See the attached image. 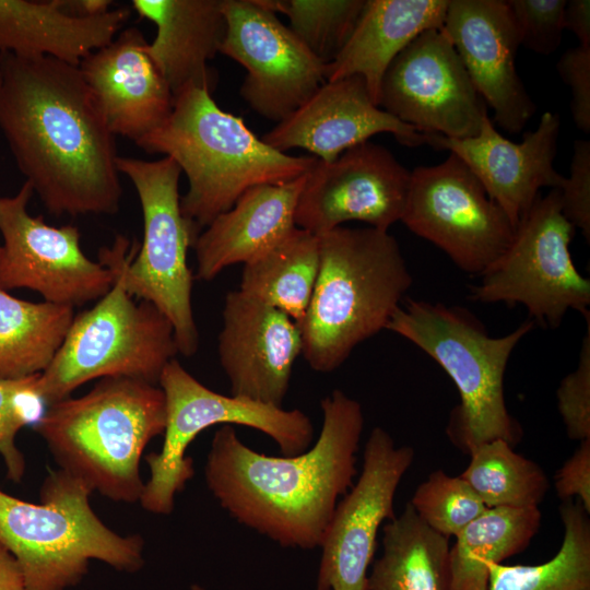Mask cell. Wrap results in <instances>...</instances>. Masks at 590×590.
<instances>
[{"mask_svg": "<svg viewBox=\"0 0 590 590\" xmlns=\"http://www.w3.org/2000/svg\"><path fill=\"white\" fill-rule=\"evenodd\" d=\"M0 130L55 216L114 215L122 188L115 135L79 67L0 52Z\"/></svg>", "mask_w": 590, "mask_h": 590, "instance_id": "1", "label": "cell"}, {"mask_svg": "<svg viewBox=\"0 0 590 590\" xmlns=\"http://www.w3.org/2000/svg\"><path fill=\"white\" fill-rule=\"evenodd\" d=\"M310 449L273 457L246 446L233 425L214 434L204 465L209 491L231 517L283 547H319L339 498L352 487L364 427L358 401L335 389Z\"/></svg>", "mask_w": 590, "mask_h": 590, "instance_id": "2", "label": "cell"}, {"mask_svg": "<svg viewBox=\"0 0 590 590\" xmlns=\"http://www.w3.org/2000/svg\"><path fill=\"white\" fill-rule=\"evenodd\" d=\"M135 144L173 158L185 173L180 209L199 234L249 188L292 181L318 161L271 148L220 108L210 91L193 86L175 96L166 121Z\"/></svg>", "mask_w": 590, "mask_h": 590, "instance_id": "3", "label": "cell"}, {"mask_svg": "<svg viewBox=\"0 0 590 590\" xmlns=\"http://www.w3.org/2000/svg\"><path fill=\"white\" fill-rule=\"evenodd\" d=\"M318 240V276L297 326L308 365L331 373L359 343L387 328L412 275L388 232L339 226Z\"/></svg>", "mask_w": 590, "mask_h": 590, "instance_id": "4", "label": "cell"}, {"mask_svg": "<svg viewBox=\"0 0 590 590\" xmlns=\"http://www.w3.org/2000/svg\"><path fill=\"white\" fill-rule=\"evenodd\" d=\"M165 426L161 387L129 377L102 378L84 396L46 406L33 425L59 469L122 503L140 500L142 453Z\"/></svg>", "mask_w": 590, "mask_h": 590, "instance_id": "5", "label": "cell"}, {"mask_svg": "<svg viewBox=\"0 0 590 590\" xmlns=\"http://www.w3.org/2000/svg\"><path fill=\"white\" fill-rule=\"evenodd\" d=\"M93 489L57 469L40 487V503L0 489V542L16 559L27 590H68L92 559L135 573L144 565V540L109 529L90 505Z\"/></svg>", "mask_w": 590, "mask_h": 590, "instance_id": "6", "label": "cell"}, {"mask_svg": "<svg viewBox=\"0 0 590 590\" xmlns=\"http://www.w3.org/2000/svg\"><path fill=\"white\" fill-rule=\"evenodd\" d=\"M527 320L510 333L489 337L472 315L441 303L406 299L387 330L424 351L449 375L460 394L447 434L470 455L479 445L504 439L512 447L521 437L504 396V375L514 349L533 328Z\"/></svg>", "mask_w": 590, "mask_h": 590, "instance_id": "7", "label": "cell"}, {"mask_svg": "<svg viewBox=\"0 0 590 590\" xmlns=\"http://www.w3.org/2000/svg\"><path fill=\"white\" fill-rule=\"evenodd\" d=\"M131 243L116 235L98 261L115 272L111 288L87 310L75 315L67 337L37 382L46 406L69 398L90 380L129 377L158 386L178 346L169 319L152 303H135L122 279V261Z\"/></svg>", "mask_w": 590, "mask_h": 590, "instance_id": "8", "label": "cell"}, {"mask_svg": "<svg viewBox=\"0 0 590 590\" xmlns=\"http://www.w3.org/2000/svg\"><path fill=\"white\" fill-rule=\"evenodd\" d=\"M117 169L138 193L144 226L142 245L132 243L122 261L125 286L131 296L152 303L169 319L178 352L190 357L198 351L199 332L187 252L199 233L180 209L181 169L168 156L157 161L118 156Z\"/></svg>", "mask_w": 590, "mask_h": 590, "instance_id": "9", "label": "cell"}, {"mask_svg": "<svg viewBox=\"0 0 590 590\" xmlns=\"http://www.w3.org/2000/svg\"><path fill=\"white\" fill-rule=\"evenodd\" d=\"M158 386L166 400V426L162 449L145 456L150 479L139 502L149 512L172 514L176 495L194 474L187 449L209 427L236 424L255 428L271 437L284 456L299 455L311 444L314 426L300 410L217 393L197 380L176 358L165 366Z\"/></svg>", "mask_w": 590, "mask_h": 590, "instance_id": "10", "label": "cell"}, {"mask_svg": "<svg viewBox=\"0 0 590 590\" xmlns=\"http://www.w3.org/2000/svg\"><path fill=\"white\" fill-rule=\"evenodd\" d=\"M575 227L562 212L560 191L538 197L518 222L503 255L471 287V299L522 305L531 320L557 327L569 310L590 318V281L573 262Z\"/></svg>", "mask_w": 590, "mask_h": 590, "instance_id": "11", "label": "cell"}, {"mask_svg": "<svg viewBox=\"0 0 590 590\" xmlns=\"http://www.w3.org/2000/svg\"><path fill=\"white\" fill-rule=\"evenodd\" d=\"M401 222L469 274L481 275L510 245L515 226L453 153L411 172Z\"/></svg>", "mask_w": 590, "mask_h": 590, "instance_id": "12", "label": "cell"}, {"mask_svg": "<svg viewBox=\"0 0 590 590\" xmlns=\"http://www.w3.org/2000/svg\"><path fill=\"white\" fill-rule=\"evenodd\" d=\"M34 191L24 182L16 194L0 198V288H28L46 302L82 306L102 298L115 272L86 257L74 225H48L32 216L27 204Z\"/></svg>", "mask_w": 590, "mask_h": 590, "instance_id": "13", "label": "cell"}, {"mask_svg": "<svg viewBox=\"0 0 590 590\" xmlns=\"http://www.w3.org/2000/svg\"><path fill=\"white\" fill-rule=\"evenodd\" d=\"M379 107L421 133L452 139L476 135L488 113L442 27L424 31L392 60Z\"/></svg>", "mask_w": 590, "mask_h": 590, "instance_id": "14", "label": "cell"}, {"mask_svg": "<svg viewBox=\"0 0 590 590\" xmlns=\"http://www.w3.org/2000/svg\"><path fill=\"white\" fill-rule=\"evenodd\" d=\"M223 11L220 52L247 70L241 97L262 117L282 121L326 82V63L260 0H224Z\"/></svg>", "mask_w": 590, "mask_h": 590, "instance_id": "15", "label": "cell"}, {"mask_svg": "<svg viewBox=\"0 0 590 590\" xmlns=\"http://www.w3.org/2000/svg\"><path fill=\"white\" fill-rule=\"evenodd\" d=\"M413 460L412 447L396 446L382 427L371 429L359 477L337 504L319 546L317 590H366L379 528L396 517V492Z\"/></svg>", "mask_w": 590, "mask_h": 590, "instance_id": "16", "label": "cell"}, {"mask_svg": "<svg viewBox=\"0 0 590 590\" xmlns=\"http://www.w3.org/2000/svg\"><path fill=\"white\" fill-rule=\"evenodd\" d=\"M411 172L385 146L366 141L306 174L295 226L321 235L349 221L388 232L401 221Z\"/></svg>", "mask_w": 590, "mask_h": 590, "instance_id": "17", "label": "cell"}, {"mask_svg": "<svg viewBox=\"0 0 590 590\" xmlns=\"http://www.w3.org/2000/svg\"><path fill=\"white\" fill-rule=\"evenodd\" d=\"M442 30L495 122L521 132L536 106L516 69L520 45L506 0H449Z\"/></svg>", "mask_w": 590, "mask_h": 590, "instance_id": "18", "label": "cell"}, {"mask_svg": "<svg viewBox=\"0 0 590 590\" xmlns=\"http://www.w3.org/2000/svg\"><path fill=\"white\" fill-rule=\"evenodd\" d=\"M559 129V116L545 111L535 130L526 132L521 142H512L496 130L486 113L476 135L426 134L425 144L456 154L516 227L542 187L560 189L565 181L553 165Z\"/></svg>", "mask_w": 590, "mask_h": 590, "instance_id": "19", "label": "cell"}, {"mask_svg": "<svg viewBox=\"0 0 590 590\" xmlns=\"http://www.w3.org/2000/svg\"><path fill=\"white\" fill-rule=\"evenodd\" d=\"M222 317L217 352L231 396L282 406L302 354L297 323L239 290L226 295Z\"/></svg>", "mask_w": 590, "mask_h": 590, "instance_id": "20", "label": "cell"}, {"mask_svg": "<svg viewBox=\"0 0 590 590\" xmlns=\"http://www.w3.org/2000/svg\"><path fill=\"white\" fill-rule=\"evenodd\" d=\"M392 133L403 145L425 144L426 134L377 106L361 75L326 81L302 106L261 140L285 152L300 148L332 162L377 133Z\"/></svg>", "mask_w": 590, "mask_h": 590, "instance_id": "21", "label": "cell"}, {"mask_svg": "<svg viewBox=\"0 0 590 590\" xmlns=\"http://www.w3.org/2000/svg\"><path fill=\"white\" fill-rule=\"evenodd\" d=\"M146 45L139 28L128 27L79 64L111 133L134 143L161 127L174 104Z\"/></svg>", "mask_w": 590, "mask_h": 590, "instance_id": "22", "label": "cell"}, {"mask_svg": "<svg viewBox=\"0 0 590 590\" xmlns=\"http://www.w3.org/2000/svg\"><path fill=\"white\" fill-rule=\"evenodd\" d=\"M306 174L281 185L246 190L197 237L196 279L211 281L224 269L247 263L295 227V209Z\"/></svg>", "mask_w": 590, "mask_h": 590, "instance_id": "23", "label": "cell"}, {"mask_svg": "<svg viewBox=\"0 0 590 590\" xmlns=\"http://www.w3.org/2000/svg\"><path fill=\"white\" fill-rule=\"evenodd\" d=\"M132 8L157 28L145 46L173 96L187 87L212 92L209 61L220 52L226 32L224 0H132Z\"/></svg>", "mask_w": 590, "mask_h": 590, "instance_id": "24", "label": "cell"}, {"mask_svg": "<svg viewBox=\"0 0 590 590\" xmlns=\"http://www.w3.org/2000/svg\"><path fill=\"white\" fill-rule=\"evenodd\" d=\"M129 16L128 8L76 17L61 9L60 0H0V52L49 57L79 67L117 36Z\"/></svg>", "mask_w": 590, "mask_h": 590, "instance_id": "25", "label": "cell"}, {"mask_svg": "<svg viewBox=\"0 0 590 590\" xmlns=\"http://www.w3.org/2000/svg\"><path fill=\"white\" fill-rule=\"evenodd\" d=\"M449 0H365L357 23L326 81L361 75L379 106L381 80L392 60L421 33L441 28Z\"/></svg>", "mask_w": 590, "mask_h": 590, "instance_id": "26", "label": "cell"}, {"mask_svg": "<svg viewBox=\"0 0 590 590\" xmlns=\"http://www.w3.org/2000/svg\"><path fill=\"white\" fill-rule=\"evenodd\" d=\"M382 532V554L366 590H451L449 539L430 529L410 503Z\"/></svg>", "mask_w": 590, "mask_h": 590, "instance_id": "27", "label": "cell"}, {"mask_svg": "<svg viewBox=\"0 0 590 590\" xmlns=\"http://www.w3.org/2000/svg\"><path fill=\"white\" fill-rule=\"evenodd\" d=\"M318 271V236L295 226L244 264L239 291L298 323L308 308Z\"/></svg>", "mask_w": 590, "mask_h": 590, "instance_id": "28", "label": "cell"}, {"mask_svg": "<svg viewBox=\"0 0 590 590\" xmlns=\"http://www.w3.org/2000/svg\"><path fill=\"white\" fill-rule=\"evenodd\" d=\"M539 507H492L455 538L449 551L451 590H487L488 567L522 552L540 529Z\"/></svg>", "mask_w": 590, "mask_h": 590, "instance_id": "29", "label": "cell"}, {"mask_svg": "<svg viewBox=\"0 0 590 590\" xmlns=\"http://www.w3.org/2000/svg\"><path fill=\"white\" fill-rule=\"evenodd\" d=\"M74 307L20 299L0 288V380L42 374L62 345Z\"/></svg>", "mask_w": 590, "mask_h": 590, "instance_id": "30", "label": "cell"}, {"mask_svg": "<svg viewBox=\"0 0 590 590\" xmlns=\"http://www.w3.org/2000/svg\"><path fill=\"white\" fill-rule=\"evenodd\" d=\"M564 538L539 565L491 564L487 590H590V519L579 500L559 506Z\"/></svg>", "mask_w": 590, "mask_h": 590, "instance_id": "31", "label": "cell"}, {"mask_svg": "<svg viewBox=\"0 0 590 590\" xmlns=\"http://www.w3.org/2000/svg\"><path fill=\"white\" fill-rule=\"evenodd\" d=\"M470 462L459 475L487 508L539 507L548 489V479L534 461L517 453L504 439H493L470 452Z\"/></svg>", "mask_w": 590, "mask_h": 590, "instance_id": "32", "label": "cell"}, {"mask_svg": "<svg viewBox=\"0 0 590 590\" xmlns=\"http://www.w3.org/2000/svg\"><path fill=\"white\" fill-rule=\"evenodd\" d=\"M365 0H264L267 9L285 14L290 28L326 64L349 40Z\"/></svg>", "mask_w": 590, "mask_h": 590, "instance_id": "33", "label": "cell"}, {"mask_svg": "<svg viewBox=\"0 0 590 590\" xmlns=\"http://www.w3.org/2000/svg\"><path fill=\"white\" fill-rule=\"evenodd\" d=\"M416 515L434 531L456 536L487 507L460 476L433 471L410 502Z\"/></svg>", "mask_w": 590, "mask_h": 590, "instance_id": "34", "label": "cell"}, {"mask_svg": "<svg viewBox=\"0 0 590 590\" xmlns=\"http://www.w3.org/2000/svg\"><path fill=\"white\" fill-rule=\"evenodd\" d=\"M39 375L0 380V456L7 476L13 482H20L25 473V459L16 446V435L23 427L35 425L46 410L37 388Z\"/></svg>", "mask_w": 590, "mask_h": 590, "instance_id": "35", "label": "cell"}, {"mask_svg": "<svg viewBox=\"0 0 590 590\" xmlns=\"http://www.w3.org/2000/svg\"><path fill=\"white\" fill-rule=\"evenodd\" d=\"M567 0H506L519 45L539 54L551 55L562 43L564 9Z\"/></svg>", "mask_w": 590, "mask_h": 590, "instance_id": "36", "label": "cell"}, {"mask_svg": "<svg viewBox=\"0 0 590 590\" xmlns=\"http://www.w3.org/2000/svg\"><path fill=\"white\" fill-rule=\"evenodd\" d=\"M556 398L568 438L590 439V318L587 319L578 365L563 378Z\"/></svg>", "mask_w": 590, "mask_h": 590, "instance_id": "37", "label": "cell"}, {"mask_svg": "<svg viewBox=\"0 0 590 590\" xmlns=\"http://www.w3.org/2000/svg\"><path fill=\"white\" fill-rule=\"evenodd\" d=\"M562 212L574 227L590 240V141L577 140L570 175L559 189Z\"/></svg>", "mask_w": 590, "mask_h": 590, "instance_id": "38", "label": "cell"}, {"mask_svg": "<svg viewBox=\"0 0 590 590\" xmlns=\"http://www.w3.org/2000/svg\"><path fill=\"white\" fill-rule=\"evenodd\" d=\"M562 80L571 90L570 110L576 127L590 132V47L566 50L556 63Z\"/></svg>", "mask_w": 590, "mask_h": 590, "instance_id": "39", "label": "cell"}, {"mask_svg": "<svg viewBox=\"0 0 590 590\" xmlns=\"http://www.w3.org/2000/svg\"><path fill=\"white\" fill-rule=\"evenodd\" d=\"M554 487L562 502L576 498L590 514V439L579 441L575 452L557 470Z\"/></svg>", "mask_w": 590, "mask_h": 590, "instance_id": "40", "label": "cell"}, {"mask_svg": "<svg viewBox=\"0 0 590 590\" xmlns=\"http://www.w3.org/2000/svg\"><path fill=\"white\" fill-rule=\"evenodd\" d=\"M564 28L579 40L578 45L590 47V1L568 0L564 9Z\"/></svg>", "mask_w": 590, "mask_h": 590, "instance_id": "41", "label": "cell"}, {"mask_svg": "<svg viewBox=\"0 0 590 590\" xmlns=\"http://www.w3.org/2000/svg\"><path fill=\"white\" fill-rule=\"evenodd\" d=\"M0 590H27L22 570L16 559L1 542Z\"/></svg>", "mask_w": 590, "mask_h": 590, "instance_id": "42", "label": "cell"}, {"mask_svg": "<svg viewBox=\"0 0 590 590\" xmlns=\"http://www.w3.org/2000/svg\"><path fill=\"white\" fill-rule=\"evenodd\" d=\"M111 1L108 0H60L61 9L69 15L90 17L109 11Z\"/></svg>", "mask_w": 590, "mask_h": 590, "instance_id": "43", "label": "cell"}, {"mask_svg": "<svg viewBox=\"0 0 590 590\" xmlns=\"http://www.w3.org/2000/svg\"><path fill=\"white\" fill-rule=\"evenodd\" d=\"M190 590H205V589L198 583H193L191 585Z\"/></svg>", "mask_w": 590, "mask_h": 590, "instance_id": "44", "label": "cell"}, {"mask_svg": "<svg viewBox=\"0 0 590 590\" xmlns=\"http://www.w3.org/2000/svg\"><path fill=\"white\" fill-rule=\"evenodd\" d=\"M0 256H1V246H0Z\"/></svg>", "mask_w": 590, "mask_h": 590, "instance_id": "45", "label": "cell"}, {"mask_svg": "<svg viewBox=\"0 0 590 590\" xmlns=\"http://www.w3.org/2000/svg\"><path fill=\"white\" fill-rule=\"evenodd\" d=\"M0 83H1V74H0Z\"/></svg>", "mask_w": 590, "mask_h": 590, "instance_id": "46", "label": "cell"}]
</instances>
